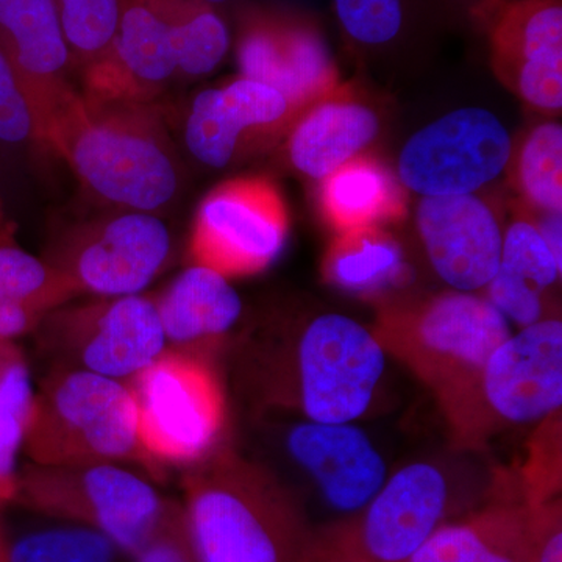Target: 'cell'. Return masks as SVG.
Here are the masks:
<instances>
[{
  "instance_id": "1",
  "label": "cell",
  "mask_w": 562,
  "mask_h": 562,
  "mask_svg": "<svg viewBox=\"0 0 562 562\" xmlns=\"http://www.w3.org/2000/svg\"><path fill=\"white\" fill-rule=\"evenodd\" d=\"M43 144L117 210L157 214L179 195V158L151 102L101 101L72 87L44 114Z\"/></svg>"
},
{
  "instance_id": "2",
  "label": "cell",
  "mask_w": 562,
  "mask_h": 562,
  "mask_svg": "<svg viewBox=\"0 0 562 562\" xmlns=\"http://www.w3.org/2000/svg\"><path fill=\"white\" fill-rule=\"evenodd\" d=\"M180 509L199 562L308 560L314 525L302 503L231 450L192 465Z\"/></svg>"
},
{
  "instance_id": "3",
  "label": "cell",
  "mask_w": 562,
  "mask_h": 562,
  "mask_svg": "<svg viewBox=\"0 0 562 562\" xmlns=\"http://www.w3.org/2000/svg\"><path fill=\"white\" fill-rule=\"evenodd\" d=\"M386 351L372 330L338 313L313 317L294 342L266 351L257 375L268 405L303 419L351 424L371 408L386 369Z\"/></svg>"
},
{
  "instance_id": "4",
  "label": "cell",
  "mask_w": 562,
  "mask_h": 562,
  "mask_svg": "<svg viewBox=\"0 0 562 562\" xmlns=\"http://www.w3.org/2000/svg\"><path fill=\"white\" fill-rule=\"evenodd\" d=\"M494 497V484L473 490L443 464L412 462L360 513L316 525L306 562H408L439 528Z\"/></svg>"
},
{
  "instance_id": "5",
  "label": "cell",
  "mask_w": 562,
  "mask_h": 562,
  "mask_svg": "<svg viewBox=\"0 0 562 562\" xmlns=\"http://www.w3.org/2000/svg\"><path fill=\"white\" fill-rule=\"evenodd\" d=\"M372 331L386 355L431 391L441 409L475 382L492 351L513 335L486 297L454 290L384 308Z\"/></svg>"
},
{
  "instance_id": "6",
  "label": "cell",
  "mask_w": 562,
  "mask_h": 562,
  "mask_svg": "<svg viewBox=\"0 0 562 562\" xmlns=\"http://www.w3.org/2000/svg\"><path fill=\"white\" fill-rule=\"evenodd\" d=\"M22 450L40 465H149L131 384L81 369L60 368L44 380Z\"/></svg>"
},
{
  "instance_id": "7",
  "label": "cell",
  "mask_w": 562,
  "mask_h": 562,
  "mask_svg": "<svg viewBox=\"0 0 562 562\" xmlns=\"http://www.w3.org/2000/svg\"><path fill=\"white\" fill-rule=\"evenodd\" d=\"M561 405L562 322L549 317L505 339L442 413L454 443L476 450L508 428L561 413Z\"/></svg>"
},
{
  "instance_id": "8",
  "label": "cell",
  "mask_w": 562,
  "mask_h": 562,
  "mask_svg": "<svg viewBox=\"0 0 562 562\" xmlns=\"http://www.w3.org/2000/svg\"><path fill=\"white\" fill-rule=\"evenodd\" d=\"M33 512L92 528L120 552L136 553L168 522L176 506L121 464L40 465L18 472L16 495Z\"/></svg>"
},
{
  "instance_id": "9",
  "label": "cell",
  "mask_w": 562,
  "mask_h": 562,
  "mask_svg": "<svg viewBox=\"0 0 562 562\" xmlns=\"http://www.w3.org/2000/svg\"><path fill=\"white\" fill-rule=\"evenodd\" d=\"M149 465H195L216 452L227 420L220 380L199 355L166 350L131 383Z\"/></svg>"
},
{
  "instance_id": "10",
  "label": "cell",
  "mask_w": 562,
  "mask_h": 562,
  "mask_svg": "<svg viewBox=\"0 0 562 562\" xmlns=\"http://www.w3.org/2000/svg\"><path fill=\"white\" fill-rule=\"evenodd\" d=\"M44 349L60 358V368L81 369L131 383L168 350L154 299L147 295L95 297L54 310L40 327Z\"/></svg>"
},
{
  "instance_id": "11",
  "label": "cell",
  "mask_w": 562,
  "mask_h": 562,
  "mask_svg": "<svg viewBox=\"0 0 562 562\" xmlns=\"http://www.w3.org/2000/svg\"><path fill=\"white\" fill-rule=\"evenodd\" d=\"M70 228L55 243L49 261L79 294H140L171 257V233L151 213L122 211Z\"/></svg>"
},
{
  "instance_id": "12",
  "label": "cell",
  "mask_w": 562,
  "mask_h": 562,
  "mask_svg": "<svg viewBox=\"0 0 562 562\" xmlns=\"http://www.w3.org/2000/svg\"><path fill=\"white\" fill-rule=\"evenodd\" d=\"M290 231L286 203L266 177L217 184L195 211L190 257L228 280L257 276L280 257Z\"/></svg>"
},
{
  "instance_id": "13",
  "label": "cell",
  "mask_w": 562,
  "mask_h": 562,
  "mask_svg": "<svg viewBox=\"0 0 562 562\" xmlns=\"http://www.w3.org/2000/svg\"><path fill=\"white\" fill-rule=\"evenodd\" d=\"M512 154V136L494 113L454 110L406 140L398 179L422 198L473 194L505 171Z\"/></svg>"
},
{
  "instance_id": "14",
  "label": "cell",
  "mask_w": 562,
  "mask_h": 562,
  "mask_svg": "<svg viewBox=\"0 0 562 562\" xmlns=\"http://www.w3.org/2000/svg\"><path fill=\"white\" fill-rule=\"evenodd\" d=\"M111 49L85 69V95L101 101L154 102L179 76L183 22L198 0H120Z\"/></svg>"
},
{
  "instance_id": "15",
  "label": "cell",
  "mask_w": 562,
  "mask_h": 562,
  "mask_svg": "<svg viewBox=\"0 0 562 562\" xmlns=\"http://www.w3.org/2000/svg\"><path fill=\"white\" fill-rule=\"evenodd\" d=\"M497 79L532 109L562 106L561 0H482Z\"/></svg>"
},
{
  "instance_id": "16",
  "label": "cell",
  "mask_w": 562,
  "mask_h": 562,
  "mask_svg": "<svg viewBox=\"0 0 562 562\" xmlns=\"http://www.w3.org/2000/svg\"><path fill=\"white\" fill-rule=\"evenodd\" d=\"M236 58L241 77L279 91L299 116L339 87L338 69L319 29L284 11H247Z\"/></svg>"
},
{
  "instance_id": "17",
  "label": "cell",
  "mask_w": 562,
  "mask_h": 562,
  "mask_svg": "<svg viewBox=\"0 0 562 562\" xmlns=\"http://www.w3.org/2000/svg\"><path fill=\"white\" fill-rule=\"evenodd\" d=\"M297 117L279 91L239 77L195 95L184 120V144L202 165L227 168L290 132Z\"/></svg>"
},
{
  "instance_id": "18",
  "label": "cell",
  "mask_w": 562,
  "mask_h": 562,
  "mask_svg": "<svg viewBox=\"0 0 562 562\" xmlns=\"http://www.w3.org/2000/svg\"><path fill=\"white\" fill-rule=\"evenodd\" d=\"M284 447L335 516L331 522L360 513L390 476L383 454L353 422H295L288 427Z\"/></svg>"
},
{
  "instance_id": "19",
  "label": "cell",
  "mask_w": 562,
  "mask_h": 562,
  "mask_svg": "<svg viewBox=\"0 0 562 562\" xmlns=\"http://www.w3.org/2000/svg\"><path fill=\"white\" fill-rule=\"evenodd\" d=\"M416 224L431 268L454 291L484 290L497 273L501 222L479 195L424 198L417 206Z\"/></svg>"
},
{
  "instance_id": "20",
  "label": "cell",
  "mask_w": 562,
  "mask_h": 562,
  "mask_svg": "<svg viewBox=\"0 0 562 562\" xmlns=\"http://www.w3.org/2000/svg\"><path fill=\"white\" fill-rule=\"evenodd\" d=\"M0 49L5 52L38 114L72 85V57L54 0H0Z\"/></svg>"
},
{
  "instance_id": "21",
  "label": "cell",
  "mask_w": 562,
  "mask_h": 562,
  "mask_svg": "<svg viewBox=\"0 0 562 562\" xmlns=\"http://www.w3.org/2000/svg\"><path fill=\"white\" fill-rule=\"evenodd\" d=\"M380 132L375 111L338 87L308 106L288 132V157L299 172L322 180L358 157Z\"/></svg>"
},
{
  "instance_id": "22",
  "label": "cell",
  "mask_w": 562,
  "mask_h": 562,
  "mask_svg": "<svg viewBox=\"0 0 562 562\" xmlns=\"http://www.w3.org/2000/svg\"><path fill=\"white\" fill-rule=\"evenodd\" d=\"M168 349L194 355L235 327L243 301L222 273L192 265L154 297Z\"/></svg>"
},
{
  "instance_id": "23",
  "label": "cell",
  "mask_w": 562,
  "mask_h": 562,
  "mask_svg": "<svg viewBox=\"0 0 562 562\" xmlns=\"http://www.w3.org/2000/svg\"><path fill=\"white\" fill-rule=\"evenodd\" d=\"M408 562H532L528 505L494 497L439 528Z\"/></svg>"
},
{
  "instance_id": "24",
  "label": "cell",
  "mask_w": 562,
  "mask_h": 562,
  "mask_svg": "<svg viewBox=\"0 0 562 562\" xmlns=\"http://www.w3.org/2000/svg\"><path fill=\"white\" fill-rule=\"evenodd\" d=\"M562 262L531 220H517L503 233L498 271L486 284L487 299L517 327L549 319L547 295L561 279Z\"/></svg>"
},
{
  "instance_id": "25",
  "label": "cell",
  "mask_w": 562,
  "mask_h": 562,
  "mask_svg": "<svg viewBox=\"0 0 562 562\" xmlns=\"http://www.w3.org/2000/svg\"><path fill=\"white\" fill-rule=\"evenodd\" d=\"M77 297L49 261L14 241L13 225L0 217V344L35 331L54 310Z\"/></svg>"
},
{
  "instance_id": "26",
  "label": "cell",
  "mask_w": 562,
  "mask_h": 562,
  "mask_svg": "<svg viewBox=\"0 0 562 562\" xmlns=\"http://www.w3.org/2000/svg\"><path fill=\"white\" fill-rule=\"evenodd\" d=\"M405 190L382 161L358 155L321 180L322 216L338 233L383 228L405 216Z\"/></svg>"
},
{
  "instance_id": "27",
  "label": "cell",
  "mask_w": 562,
  "mask_h": 562,
  "mask_svg": "<svg viewBox=\"0 0 562 562\" xmlns=\"http://www.w3.org/2000/svg\"><path fill=\"white\" fill-rule=\"evenodd\" d=\"M401 244L383 228L338 233L322 261V277L349 294L376 297L408 279Z\"/></svg>"
},
{
  "instance_id": "28",
  "label": "cell",
  "mask_w": 562,
  "mask_h": 562,
  "mask_svg": "<svg viewBox=\"0 0 562 562\" xmlns=\"http://www.w3.org/2000/svg\"><path fill=\"white\" fill-rule=\"evenodd\" d=\"M33 398L31 372L20 350L14 342L0 344V506L16 495L18 454L24 449Z\"/></svg>"
},
{
  "instance_id": "29",
  "label": "cell",
  "mask_w": 562,
  "mask_h": 562,
  "mask_svg": "<svg viewBox=\"0 0 562 562\" xmlns=\"http://www.w3.org/2000/svg\"><path fill=\"white\" fill-rule=\"evenodd\" d=\"M512 160L514 183L531 209L561 213V125L550 122L532 128L516 154H512Z\"/></svg>"
},
{
  "instance_id": "30",
  "label": "cell",
  "mask_w": 562,
  "mask_h": 562,
  "mask_svg": "<svg viewBox=\"0 0 562 562\" xmlns=\"http://www.w3.org/2000/svg\"><path fill=\"white\" fill-rule=\"evenodd\" d=\"M117 552L102 532L74 524L7 542L5 562H114Z\"/></svg>"
},
{
  "instance_id": "31",
  "label": "cell",
  "mask_w": 562,
  "mask_h": 562,
  "mask_svg": "<svg viewBox=\"0 0 562 562\" xmlns=\"http://www.w3.org/2000/svg\"><path fill=\"white\" fill-rule=\"evenodd\" d=\"M72 63L87 69L111 49L117 24L120 0H54Z\"/></svg>"
},
{
  "instance_id": "32",
  "label": "cell",
  "mask_w": 562,
  "mask_h": 562,
  "mask_svg": "<svg viewBox=\"0 0 562 562\" xmlns=\"http://www.w3.org/2000/svg\"><path fill=\"white\" fill-rule=\"evenodd\" d=\"M31 146L43 147L38 114L5 52L0 49V149Z\"/></svg>"
},
{
  "instance_id": "33",
  "label": "cell",
  "mask_w": 562,
  "mask_h": 562,
  "mask_svg": "<svg viewBox=\"0 0 562 562\" xmlns=\"http://www.w3.org/2000/svg\"><path fill=\"white\" fill-rule=\"evenodd\" d=\"M336 14L350 38L382 46L402 31V0H335Z\"/></svg>"
},
{
  "instance_id": "34",
  "label": "cell",
  "mask_w": 562,
  "mask_h": 562,
  "mask_svg": "<svg viewBox=\"0 0 562 562\" xmlns=\"http://www.w3.org/2000/svg\"><path fill=\"white\" fill-rule=\"evenodd\" d=\"M528 541L532 562H562L561 498L528 505Z\"/></svg>"
},
{
  "instance_id": "35",
  "label": "cell",
  "mask_w": 562,
  "mask_h": 562,
  "mask_svg": "<svg viewBox=\"0 0 562 562\" xmlns=\"http://www.w3.org/2000/svg\"><path fill=\"white\" fill-rule=\"evenodd\" d=\"M133 558L136 562H199L188 539L180 506H176L168 522Z\"/></svg>"
},
{
  "instance_id": "36",
  "label": "cell",
  "mask_w": 562,
  "mask_h": 562,
  "mask_svg": "<svg viewBox=\"0 0 562 562\" xmlns=\"http://www.w3.org/2000/svg\"><path fill=\"white\" fill-rule=\"evenodd\" d=\"M536 216L531 222L536 225L542 238L549 244L558 261L562 262V221L561 213H547V211H536Z\"/></svg>"
},
{
  "instance_id": "37",
  "label": "cell",
  "mask_w": 562,
  "mask_h": 562,
  "mask_svg": "<svg viewBox=\"0 0 562 562\" xmlns=\"http://www.w3.org/2000/svg\"><path fill=\"white\" fill-rule=\"evenodd\" d=\"M5 553H7V541L3 538L2 528H0V562H5Z\"/></svg>"
},
{
  "instance_id": "38",
  "label": "cell",
  "mask_w": 562,
  "mask_h": 562,
  "mask_svg": "<svg viewBox=\"0 0 562 562\" xmlns=\"http://www.w3.org/2000/svg\"><path fill=\"white\" fill-rule=\"evenodd\" d=\"M205 2H209L210 5L216 7L220 5V3L227 2V0H205Z\"/></svg>"
}]
</instances>
